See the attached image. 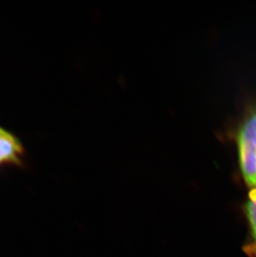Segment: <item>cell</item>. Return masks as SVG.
Returning a JSON list of instances; mask_svg holds the SVG:
<instances>
[{
	"label": "cell",
	"instance_id": "cell-1",
	"mask_svg": "<svg viewBox=\"0 0 256 257\" xmlns=\"http://www.w3.org/2000/svg\"><path fill=\"white\" fill-rule=\"evenodd\" d=\"M25 149L17 137L0 126V167H24Z\"/></svg>",
	"mask_w": 256,
	"mask_h": 257
},
{
	"label": "cell",
	"instance_id": "cell-2",
	"mask_svg": "<svg viewBox=\"0 0 256 257\" xmlns=\"http://www.w3.org/2000/svg\"><path fill=\"white\" fill-rule=\"evenodd\" d=\"M238 147L239 165L244 181L250 187H254L256 186V150L244 146Z\"/></svg>",
	"mask_w": 256,
	"mask_h": 257
},
{
	"label": "cell",
	"instance_id": "cell-4",
	"mask_svg": "<svg viewBox=\"0 0 256 257\" xmlns=\"http://www.w3.org/2000/svg\"><path fill=\"white\" fill-rule=\"evenodd\" d=\"M249 198V201L245 205V211L249 219L252 234L256 240V188L250 191Z\"/></svg>",
	"mask_w": 256,
	"mask_h": 257
},
{
	"label": "cell",
	"instance_id": "cell-3",
	"mask_svg": "<svg viewBox=\"0 0 256 257\" xmlns=\"http://www.w3.org/2000/svg\"><path fill=\"white\" fill-rule=\"evenodd\" d=\"M238 146L256 150V112L249 116L239 130L237 138Z\"/></svg>",
	"mask_w": 256,
	"mask_h": 257
}]
</instances>
